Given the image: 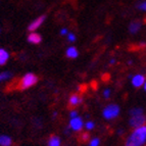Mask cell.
<instances>
[{
  "instance_id": "obj_18",
  "label": "cell",
  "mask_w": 146,
  "mask_h": 146,
  "mask_svg": "<svg viewBox=\"0 0 146 146\" xmlns=\"http://www.w3.org/2000/svg\"><path fill=\"white\" fill-rule=\"evenodd\" d=\"M99 144H100L99 138H93L92 140L90 141V144H89V146H99Z\"/></svg>"
},
{
  "instance_id": "obj_24",
  "label": "cell",
  "mask_w": 146,
  "mask_h": 146,
  "mask_svg": "<svg viewBox=\"0 0 146 146\" xmlns=\"http://www.w3.org/2000/svg\"><path fill=\"white\" fill-rule=\"evenodd\" d=\"M124 133H125L124 129H119V130H117V135H119V136H122V135H124Z\"/></svg>"
},
{
  "instance_id": "obj_15",
  "label": "cell",
  "mask_w": 146,
  "mask_h": 146,
  "mask_svg": "<svg viewBox=\"0 0 146 146\" xmlns=\"http://www.w3.org/2000/svg\"><path fill=\"white\" fill-rule=\"evenodd\" d=\"M48 146H60V138L56 135L50 136L48 140Z\"/></svg>"
},
{
  "instance_id": "obj_9",
  "label": "cell",
  "mask_w": 146,
  "mask_h": 146,
  "mask_svg": "<svg viewBox=\"0 0 146 146\" xmlns=\"http://www.w3.org/2000/svg\"><path fill=\"white\" fill-rule=\"evenodd\" d=\"M80 103H82V98L80 97V95L78 94H73L70 97V100H68V104L70 106H78Z\"/></svg>"
},
{
  "instance_id": "obj_7",
  "label": "cell",
  "mask_w": 146,
  "mask_h": 146,
  "mask_svg": "<svg viewBox=\"0 0 146 146\" xmlns=\"http://www.w3.org/2000/svg\"><path fill=\"white\" fill-rule=\"evenodd\" d=\"M70 127H71V129L74 130V131H80L83 128V121L79 117H75V119H72L71 122H70Z\"/></svg>"
},
{
  "instance_id": "obj_13",
  "label": "cell",
  "mask_w": 146,
  "mask_h": 146,
  "mask_svg": "<svg viewBox=\"0 0 146 146\" xmlns=\"http://www.w3.org/2000/svg\"><path fill=\"white\" fill-rule=\"evenodd\" d=\"M145 113L144 112V110L140 106H135L132 107L131 110H129V115L130 117H134V115H143Z\"/></svg>"
},
{
  "instance_id": "obj_16",
  "label": "cell",
  "mask_w": 146,
  "mask_h": 146,
  "mask_svg": "<svg viewBox=\"0 0 146 146\" xmlns=\"http://www.w3.org/2000/svg\"><path fill=\"white\" fill-rule=\"evenodd\" d=\"M11 76H12V74L9 73V72H3V73L0 74V82H1V81H4V80H7V79H9Z\"/></svg>"
},
{
  "instance_id": "obj_5",
  "label": "cell",
  "mask_w": 146,
  "mask_h": 146,
  "mask_svg": "<svg viewBox=\"0 0 146 146\" xmlns=\"http://www.w3.org/2000/svg\"><path fill=\"white\" fill-rule=\"evenodd\" d=\"M129 78H131V83L132 86L134 88H141L144 86L145 83L146 77L143 74H136L134 76H129Z\"/></svg>"
},
{
  "instance_id": "obj_26",
  "label": "cell",
  "mask_w": 146,
  "mask_h": 146,
  "mask_svg": "<svg viewBox=\"0 0 146 146\" xmlns=\"http://www.w3.org/2000/svg\"><path fill=\"white\" fill-rule=\"evenodd\" d=\"M115 62H117V60H115V58H112V59H110V64H115Z\"/></svg>"
},
{
  "instance_id": "obj_27",
  "label": "cell",
  "mask_w": 146,
  "mask_h": 146,
  "mask_svg": "<svg viewBox=\"0 0 146 146\" xmlns=\"http://www.w3.org/2000/svg\"><path fill=\"white\" fill-rule=\"evenodd\" d=\"M143 89H144V91H145V92H146V80H145V83H144Z\"/></svg>"
},
{
  "instance_id": "obj_28",
  "label": "cell",
  "mask_w": 146,
  "mask_h": 146,
  "mask_svg": "<svg viewBox=\"0 0 146 146\" xmlns=\"http://www.w3.org/2000/svg\"><path fill=\"white\" fill-rule=\"evenodd\" d=\"M132 63H133V60H129V61H128V64H129V66H132Z\"/></svg>"
},
{
  "instance_id": "obj_14",
  "label": "cell",
  "mask_w": 146,
  "mask_h": 146,
  "mask_svg": "<svg viewBox=\"0 0 146 146\" xmlns=\"http://www.w3.org/2000/svg\"><path fill=\"white\" fill-rule=\"evenodd\" d=\"M66 56H68V58H77L79 55V52L77 50L76 47H68V50L66 52Z\"/></svg>"
},
{
  "instance_id": "obj_8",
  "label": "cell",
  "mask_w": 146,
  "mask_h": 146,
  "mask_svg": "<svg viewBox=\"0 0 146 146\" xmlns=\"http://www.w3.org/2000/svg\"><path fill=\"white\" fill-rule=\"evenodd\" d=\"M142 27V22L141 21H133L131 22V24L129 25V32L131 34H136L140 31Z\"/></svg>"
},
{
  "instance_id": "obj_6",
  "label": "cell",
  "mask_w": 146,
  "mask_h": 146,
  "mask_svg": "<svg viewBox=\"0 0 146 146\" xmlns=\"http://www.w3.org/2000/svg\"><path fill=\"white\" fill-rule=\"evenodd\" d=\"M46 20V15H41L40 17H38V19H36L35 21H33V22L30 24V26L28 27V30H29L30 32H34L36 31L38 28L41 26L42 24L44 23V21Z\"/></svg>"
},
{
  "instance_id": "obj_23",
  "label": "cell",
  "mask_w": 146,
  "mask_h": 146,
  "mask_svg": "<svg viewBox=\"0 0 146 146\" xmlns=\"http://www.w3.org/2000/svg\"><path fill=\"white\" fill-rule=\"evenodd\" d=\"M70 115H71L72 119H75V117H77V115H78V112L76 111V110H72Z\"/></svg>"
},
{
  "instance_id": "obj_3",
  "label": "cell",
  "mask_w": 146,
  "mask_h": 146,
  "mask_svg": "<svg viewBox=\"0 0 146 146\" xmlns=\"http://www.w3.org/2000/svg\"><path fill=\"white\" fill-rule=\"evenodd\" d=\"M38 81V77L36 75L32 73H28L23 77L22 81L20 83V89L21 90H25V89H28V88L34 86Z\"/></svg>"
},
{
  "instance_id": "obj_10",
  "label": "cell",
  "mask_w": 146,
  "mask_h": 146,
  "mask_svg": "<svg viewBox=\"0 0 146 146\" xmlns=\"http://www.w3.org/2000/svg\"><path fill=\"white\" fill-rule=\"evenodd\" d=\"M42 41V37L37 33H31L28 36V42L32 44H39Z\"/></svg>"
},
{
  "instance_id": "obj_1",
  "label": "cell",
  "mask_w": 146,
  "mask_h": 146,
  "mask_svg": "<svg viewBox=\"0 0 146 146\" xmlns=\"http://www.w3.org/2000/svg\"><path fill=\"white\" fill-rule=\"evenodd\" d=\"M124 146H146V125L132 129L125 139Z\"/></svg>"
},
{
  "instance_id": "obj_2",
  "label": "cell",
  "mask_w": 146,
  "mask_h": 146,
  "mask_svg": "<svg viewBox=\"0 0 146 146\" xmlns=\"http://www.w3.org/2000/svg\"><path fill=\"white\" fill-rule=\"evenodd\" d=\"M119 112H121V107L117 103H110V104L104 107V110L102 111V115L107 121H111V119H115L119 117Z\"/></svg>"
},
{
  "instance_id": "obj_25",
  "label": "cell",
  "mask_w": 146,
  "mask_h": 146,
  "mask_svg": "<svg viewBox=\"0 0 146 146\" xmlns=\"http://www.w3.org/2000/svg\"><path fill=\"white\" fill-rule=\"evenodd\" d=\"M66 33H68V30H66V28H64V29H62L60 31V35H61V36H63V35H66Z\"/></svg>"
},
{
  "instance_id": "obj_21",
  "label": "cell",
  "mask_w": 146,
  "mask_h": 146,
  "mask_svg": "<svg viewBox=\"0 0 146 146\" xmlns=\"http://www.w3.org/2000/svg\"><path fill=\"white\" fill-rule=\"evenodd\" d=\"M80 138H82L81 139V141L82 142H86L88 139H89V134H88V133H83V134L80 136Z\"/></svg>"
},
{
  "instance_id": "obj_17",
  "label": "cell",
  "mask_w": 146,
  "mask_h": 146,
  "mask_svg": "<svg viewBox=\"0 0 146 146\" xmlns=\"http://www.w3.org/2000/svg\"><path fill=\"white\" fill-rule=\"evenodd\" d=\"M137 8L141 11L146 12V0H143V1H140V2L137 4Z\"/></svg>"
},
{
  "instance_id": "obj_12",
  "label": "cell",
  "mask_w": 146,
  "mask_h": 146,
  "mask_svg": "<svg viewBox=\"0 0 146 146\" xmlns=\"http://www.w3.org/2000/svg\"><path fill=\"white\" fill-rule=\"evenodd\" d=\"M12 139L6 135H1L0 136V146H11Z\"/></svg>"
},
{
  "instance_id": "obj_19",
  "label": "cell",
  "mask_w": 146,
  "mask_h": 146,
  "mask_svg": "<svg viewBox=\"0 0 146 146\" xmlns=\"http://www.w3.org/2000/svg\"><path fill=\"white\" fill-rule=\"evenodd\" d=\"M85 127H86V129L87 130H93L94 129V127H95V124L92 122V121H89V122H87L86 123V125H85Z\"/></svg>"
},
{
  "instance_id": "obj_20",
  "label": "cell",
  "mask_w": 146,
  "mask_h": 146,
  "mask_svg": "<svg viewBox=\"0 0 146 146\" xmlns=\"http://www.w3.org/2000/svg\"><path fill=\"white\" fill-rule=\"evenodd\" d=\"M110 95H111L110 89H105V90L103 91V96H104V98H106V99H108V98L110 97Z\"/></svg>"
},
{
  "instance_id": "obj_11",
  "label": "cell",
  "mask_w": 146,
  "mask_h": 146,
  "mask_svg": "<svg viewBox=\"0 0 146 146\" xmlns=\"http://www.w3.org/2000/svg\"><path fill=\"white\" fill-rule=\"evenodd\" d=\"M8 58H9V53L6 50L0 48V66H3L7 62Z\"/></svg>"
},
{
  "instance_id": "obj_22",
  "label": "cell",
  "mask_w": 146,
  "mask_h": 146,
  "mask_svg": "<svg viewBox=\"0 0 146 146\" xmlns=\"http://www.w3.org/2000/svg\"><path fill=\"white\" fill-rule=\"evenodd\" d=\"M68 41L70 42H74V41H76V36L73 34V33H71V34H68Z\"/></svg>"
},
{
  "instance_id": "obj_4",
  "label": "cell",
  "mask_w": 146,
  "mask_h": 146,
  "mask_svg": "<svg viewBox=\"0 0 146 146\" xmlns=\"http://www.w3.org/2000/svg\"><path fill=\"white\" fill-rule=\"evenodd\" d=\"M129 126L132 129H136L139 127L145 126L146 125V115L145 113L139 115H134V117H130L129 122H128Z\"/></svg>"
}]
</instances>
